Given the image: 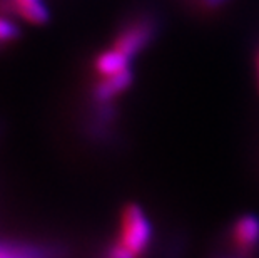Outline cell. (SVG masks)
Masks as SVG:
<instances>
[{
	"instance_id": "9c48e42d",
	"label": "cell",
	"mask_w": 259,
	"mask_h": 258,
	"mask_svg": "<svg viewBox=\"0 0 259 258\" xmlns=\"http://www.w3.org/2000/svg\"><path fill=\"white\" fill-rule=\"evenodd\" d=\"M257 86H259V59H257Z\"/></svg>"
},
{
	"instance_id": "5b68a950",
	"label": "cell",
	"mask_w": 259,
	"mask_h": 258,
	"mask_svg": "<svg viewBox=\"0 0 259 258\" xmlns=\"http://www.w3.org/2000/svg\"><path fill=\"white\" fill-rule=\"evenodd\" d=\"M96 72L99 74V78H107V76L119 74L122 70L131 69V59L127 56H124L122 52H119L117 49H109V51L102 52L101 56L96 59L94 62Z\"/></svg>"
},
{
	"instance_id": "7a4b0ae2",
	"label": "cell",
	"mask_w": 259,
	"mask_h": 258,
	"mask_svg": "<svg viewBox=\"0 0 259 258\" xmlns=\"http://www.w3.org/2000/svg\"><path fill=\"white\" fill-rule=\"evenodd\" d=\"M154 35H156V22L147 17L137 19L119 32L112 47L132 59L152 42Z\"/></svg>"
},
{
	"instance_id": "3957f363",
	"label": "cell",
	"mask_w": 259,
	"mask_h": 258,
	"mask_svg": "<svg viewBox=\"0 0 259 258\" xmlns=\"http://www.w3.org/2000/svg\"><path fill=\"white\" fill-rule=\"evenodd\" d=\"M229 241L239 256L249 258L259 248V218L242 215L229 230Z\"/></svg>"
},
{
	"instance_id": "8992f818",
	"label": "cell",
	"mask_w": 259,
	"mask_h": 258,
	"mask_svg": "<svg viewBox=\"0 0 259 258\" xmlns=\"http://www.w3.org/2000/svg\"><path fill=\"white\" fill-rule=\"evenodd\" d=\"M10 9L30 24L42 25L49 22L51 14L44 0H10Z\"/></svg>"
},
{
	"instance_id": "30bf717a",
	"label": "cell",
	"mask_w": 259,
	"mask_h": 258,
	"mask_svg": "<svg viewBox=\"0 0 259 258\" xmlns=\"http://www.w3.org/2000/svg\"><path fill=\"white\" fill-rule=\"evenodd\" d=\"M223 258H224V256H223ZM233 258H244V256H239V255H238V256H233Z\"/></svg>"
},
{
	"instance_id": "ba28073f",
	"label": "cell",
	"mask_w": 259,
	"mask_h": 258,
	"mask_svg": "<svg viewBox=\"0 0 259 258\" xmlns=\"http://www.w3.org/2000/svg\"><path fill=\"white\" fill-rule=\"evenodd\" d=\"M20 37V29L19 25H15L12 20L0 17V44L12 42Z\"/></svg>"
},
{
	"instance_id": "52a82bcc",
	"label": "cell",
	"mask_w": 259,
	"mask_h": 258,
	"mask_svg": "<svg viewBox=\"0 0 259 258\" xmlns=\"http://www.w3.org/2000/svg\"><path fill=\"white\" fill-rule=\"evenodd\" d=\"M52 250L32 245L0 243V258H51Z\"/></svg>"
},
{
	"instance_id": "6da1fadb",
	"label": "cell",
	"mask_w": 259,
	"mask_h": 258,
	"mask_svg": "<svg viewBox=\"0 0 259 258\" xmlns=\"http://www.w3.org/2000/svg\"><path fill=\"white\" fill-rule=\"evenodd\" d=\"M119 228L117 241L132 255L141 258L147 251L152 238V227L144 210L136 203H129L120 213Z\"/></svg>"
},
{
	"instance_id": "277c9868",
	"label": "cell",
	"mask_w": 259,
	"mask_h": 258,
	"mask_svg": "<svg viewBox=\"0 0 259 258\" xmlns=\"http://www.w3.org/2000/svg\"><path fill=\"white\" fill-rule=\"evenodd\" d=\"M132 81H134V76H132V70H122L119 74L114 76H107V78H101L96 86L92 89V99L96 104H111L115 96L122 94L124 91H127Z\"/></svg>"
}]
</instances>
